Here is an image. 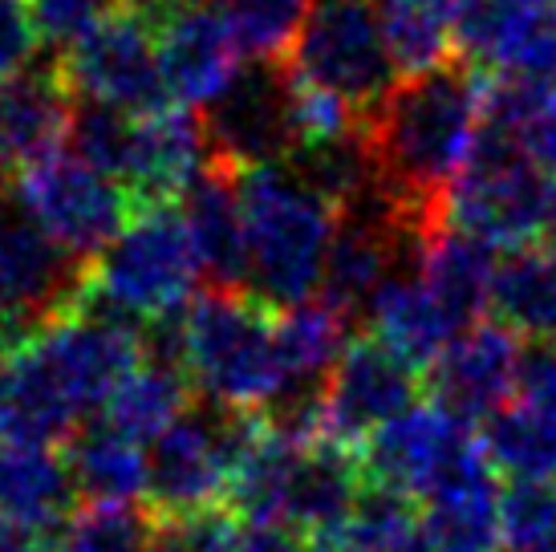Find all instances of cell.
Returning a JSON list of instances; mask_svg holds the SVG:
<instances>
[{"mask_svg":"<svg viewBox=\"0 0 556 552\" xmlns=\"http://www.w3.org/2000/svg\"><path fill=\"white\" fill-rule=\"evenodd\" d=\"M394 70L422 77L455 53V0H370Z\"/></svg>","mask_w":556,"mask_h":552,"instance_id":"obj_27","label":"cell"},{"mask_svg":"<svg viewBox=\"0 0 556 552\" xmlns=\"http://www.w3.org/2000/svg\"><path fill=\"white\" fill-rule=\"evenodd\" d=\"M65 463L78 491L93 504H139L147 495V455L110 423L81 427L65 443Z\"/></svg>","mask_w":556,"mask_h":552,"instance_id":"obj_25","label":"cell"},{"mask_svg":"<svg viewBox=\"0 0 556 552\" xmlns=\"http://www.w3.org/2000/svg\"><path fill=\"white\" fill-rule=\"evenodd\" d=\"M184 369L212 406L264 414L289 394L277 334L252 292L212 289L179 313Z\"/></svg>","mask_w":556,"mask_h":552,"instance_id":"obj_3","label":"cell"},{"mask_svg":"<svg viewBox=\"0 0 556 552\" xmlns=\"http://www.w3.org/2000/svg\"><path fill=\"white\" fill-rule=\"evenodd\" d=\"M236 552H313V544L293 528H248Z\"/></svg>","mask_w":556,"mask_h":552,"instance_id":"obj_40","label":"cell"},{"mask_svg":"<svg viewBox=\"0 0 556 552\" xmlns=\"http://www.w3.org/2000/svg\"><path fill=\"white\" fill-rule=\"evenodd\" d=\"M65 138L81 163H90L93 171H102L106 179L130 191V171H135V118L130 114L81 102L74 106V123Z\"/></svg>","mask_w":556,"mask_h":552,"instance_id":"obj_33","label":"cell"},{"mask_svg":"<svg viewBox=\"0 0 556 552\" xmlns=\"http://www.w3.org/2000/svg\"><path fill=\"white\" fill-rule=\"evenodd\" d=\"M293 74V70H289ZM362 130V114H357L345 98L313 86L305 77L293 74V142L296 151H309V147H329L341 138H354ZM293 151V154H296ZM289 154V159H293Z\"/></svg>","mask_w":556,"mask_h":552,"instance_id":"obj_34","label":"cell"},{"mask_svg":"<svg viewBox=\"0 0 556 552\" xmlns=\"http://www.w3.org/2000/svg\"><path fill=\"white\" fill-rule=\"evenodd\" d=\"M422 285L434 292V301L447 309L459 329L479 325V313L492 309V285L500 261L492 248L455 228H439L418 248L415 261Z\"/></svg>","mask_w":556,"mask_h":552,"instance_id":"obj_22","label":"cell"},{"mask_svg":"<svg viewBox=\"0 0 556 552\" xmlns=\"http://www.w3.org/2000/svg\"><path fill=\"white\" fill-rule=\"evenodd\" d=\"M553 9H556V0H553Z\"/></svg>","mask_w":556,"mask_h":552,"instance_id":"obj_43","label":"cell"},{"mask_svg":"<svg viewBox=\"0 0 556 552\" xmlns=\"http://www.w3.org/2000/svg\"><path fill=\"white\" fill-rule=\"evenodd\" d=\"M78 484L65 455L53 447H9L0 451V520L25 537H46L74 516Z\"/></svg>","mask_w":556,"mask_h":552,"instance_id":"obj_21","label":"cell"},{"mask_svg":"<svg viewBox=\"0 0 556 552\" xmlns=\"http://www.w3.org/2000/svg\"><path fill=\"white\" fill-rule=\"evenodd\" d=\"M159 33V65L175 106H212L244 70L232 21L212 0H147Z\"/></svg>","mask_w":556,"mask_h":552,"instance_id":"obj_14","label":"cell"},{"mask_svg":"<svg viewBox=\"0 0 556 552\" xmlns=\"http://www.w3.org/2000/svg\"><path fill=\"white\" fill-rule=\"evenodd\" d=\"M159 516L135 504H93L74 512L46 537H33V552H147Z\"/></svg>","mask_w":556,"mask_h":552,"instance_id":"obj_32","label":"cell"},{"mask_svg":"<svg viewBox=\"0 0 556 552\" xmlns=\"http://www.w3.org/2000/svg\"><path fill=\"white\" fill-rule=\"evenodd\" d=\"M483 455L508 484H556V414L525 402L504 406L483 423Z\"/></svg>","mask_w":556,"mask_h":552,"instance_id":"obj_28","label":"cell"},{"mask_svg":"<svg viewBox=\"0 0 556 552\" xmlns=\"http://www.w3.org/2000/svg\"><path fill=\"white\" fill-rule=\"evenodd\" d=\"M90 264L70 256L33 224V215L0 191V317L25 329H46L86 289Z\"/></svg>","mask_w":556,"mask_h":552,"instance_id":"obj_11","label":"cell"},{"mask_svg":"<svg viewBox=\"0 0 556 552\" xmlns=\"http://www.w3.org/2000/svg\"><path fill=\"white\" fill-rule=\"evenodd\" d=\"M0 552H33V537H25L21 528L0 520Z\"/></svg>","mask_w":556,"mask_h":552,"instance_id":"obj_41","label":"cell"},{"mask_svg":"<svg viewBox=\"0 0 556 552\" xmlns=\"http://www.w3.org/2000/svg\"><path fill=\"white\" fill-rule=\"evenodd\" d=\"M500 537L508 552H532L556 540V484H508L500 495Z\"/></svg>","mask_w":556,"mask_h":552,"instance_id":"obj_35","label":"cell"},{"mask_svg":"<svg viewBox=\"0 0 556 552\" xmlns=\"http://www.w3.org/2000/svg\"><path fill=\"white\" fill-rule=\"evenodd\" d=\"M74 123V93L58 58L29 62L0 86V175L13 184L33 159L62 147Z\"/></svg>","mask_w":556,"mask_h":552,"instance_id":"obj_17","label":"cell"},{"mask_svg":"<svg viewBox=\"0 0 556 552\" xmlns=\"http://www.w3.org/2000/svg\"><path fill=\"white\" fill-rule=\"evenodd\" d=\"M520 338L500 322H479L451 341L447 353L431 366V394L464 423H488L508 406L520 382Z\"/></svg>","mask_w":556,"mask_h":552,"instance_id":"obj_15","label":"cell"},{"mask_svg":"<svg viewBox=\"0 0 556 552\" xmlns=\"http://www.w3.org/2000/svg\"><path fill=\"white\" fill-rule=\"evenodd\" d=\"M248 236V292L264 309H296L321 289L338 236V208L325 203L289 163L236 171Z\"/></svg>","mask_w":556,"mask_h":552,"instance_id":"obj_2","label":"cell"},{"mask_svg":"<svg viewBox=\"0 0 556 552\" xmlns=\"http://www.w3.org/2000/svg\"><path fill=\"white\" fill-rule=\"evenodd\" d=\"M532 552H556V540L553 544H544V549H532Z\"/></svg>","mask_w":556,"mask_h":552,"instance_id":"obj_42","label":"cell"},{"mask_svg":"<svg viewBox=\"0 0 556 552\" xmlns=\"http://www.w3.org/2000/svg\"><path fill=\"white\" fill-rule=\"evenodd\" d=\"M345 325L350 322L341 313H333L325 301H305L296 309H285L273 322L280 366L289 378V394L293 390H321L317 382H325L333 374V366L345 353Z\"/></svg>","mask_w":556,"mask_h":552,"instance_id":"obj_29","label":"cell"},{"mask_svg":"<svg viewBox=\"0 0 556 552\" xmlns=\"http://www.w3.org/2000/svg\"><path fill=\"white\" fill-rule=\"evenodd\" d=\"M500 77H520V81H532V86H548L556 90V9L548 13L541 29L525 41V49L516 53L508 74Z\"/></svg>","mask_w":556,"mask_h":552,"instance_id":"obj_39","label":"cell"},{"mask_svg":"<svg viewBox=\"0 0 556 552\" xmlns=\"http://www.w3.org/2000/svg\"><path fill=\"white\" fill-rule=\"evenodd\" d=\"M488 77L467 65L406 77L378 110L362 118V135L378 171V196L415 240L447 228V196L471 163L483 126Z\"/></svg>","mask_w":556,"mask_h":552,"instance_id":"obj_1","label":"cell"},{"mask_svg":"<svg viewBox=\"0 0 556 552\" xmlns=\"http://www.w3.org/2000/svg\"><path fill=\"white\" fill-rule=\"evenodd\" d=\"M256 427L261 414L224 411L212 402L175 418L147 455V507L163 520L219 507Z\"/></svg>","mask_w":556,"mask_h":552,"instance_id":"obj_6","label":"cell"},{"mask_svg":"<svg viewBox=\"0 0 556 552\" xmlns=\"http://www.w3.org/2000/svg\"><path fill=\"white\" fill-rule=\"evenodd\" d=\"M244 528L236 524L228 507L191 512V516H159L155 537L147 552H236Z\"/></svg>","mask_w":556,"mask_h":552,"instance_id":"obj_36","label":"cell"},{"mask_svg":"<svg viewBox=\"0 0 556 552\" xmlns=\"http://www.w3.org/2000/svg\"><path fill=\"white\" fill-rule=\"evenodd\" d=\"M483 126L504 135L532 167L556 179V90L520 77H488Z\"/></svg>","mask_w":556,"mask_h":552,"instance_id":"obj_26","label":"cell"},{"mask_svg":"<svg viewBox=\"0 0 556 552\" xmlns=\"http://www.w3.org/2000/svg\"><path fill=\"white\" fill-rule=\"evenodd\" d=\"M203 276L191 231L175 203H139L123 236L90 264L86 285L98 301L130 322H163L184 313Z\"/></svg>","mask_w":556,"mask_h":552,"instance_id":"obj_4","label":"cell"},{"mask_svg":"<svg viewBox=\"0 0 556 552\" xmlns=\"http://www.w3.org/2000/svg\"><path fill=\"white\" fill-rule=\"evenodd\" d=\"M418 369L374 334L354 338L321 386L325 439L362 451L370 435L418 406Z\"/></svg>","mask_w":556,"mask_h":552,"instance_id":"obj_13","label":"cell"},{"mask_svg":"<svg viewBox=\"0 0 556 552\" xmlns=\"http://www.w3.org/2000/svg\"><path fill=\"white\" fill-rule=\"evenodd\" d=\"M179 212L212 289L248 292V236L236 196V171L212 159V167L184 191Z\"/></svg>","mask_w":556,"mask_h":552,"instance_id":"obj_19","label":"cell"},{"mask_svg":"<svg viewBox=\"0 0 556 552\" xmlns=\"http://www.w3.org/2000/svg\"><path fill=\"white\" fill-rule=\"evenodd\" d=\"M476 451L479 435L471 423L439 402H418L370 435L357 460L370 488L399 491L406 500H431Z\"/></svg>","mask_w":556,"mask_h":552,"instance_id":"obj_10","label":"cell"},{"mask_svg":"<svg viewBox=\"0 0 556 552\" xmlns=\"http://www.w3.org/2000/svg\"><path fill=\"white\" fill-rule=\"evenodd\" d=\"M443 219L488 248H532L556 228V179L532 167L504 135L479 126L471 163L451 187Z\"/></svg>","mask_w":556,"mask_h":552,"instance_id":"obj_5","label":"cell"},{"mask_svg":"<svg viewBox=\"0 0 556 552\" xmlns=\"http://www.w3.org/2000/svg\"><path fill=\"white\" fill-rule=\"evenodd\" d=\"M212 159L232 171L268 167L296 151L289 62H248L228 90L203 110Z\"/></svg>","mask_w":556,"mask_h":552,"instance_id":"obj_12","label":"cell"},{"mask_svg":"<svg viewBox=\"0 0 556 552\" xmlns=\"http://www.w3.org/2000/svg\"><path fill=\"white\" fill-rule=\"evenodd\" d=\"M212 167L207 126L187 106H163L135 118V171L130 196L139 203H175Z\"/></svg>","mask_w":556,"mask_h":552,"instance_id":"obj_18","label":"cell"},{"mask_svg":"<svg viewBox=\"0 0 556 552\" xmlns=\"http://www.w3.org/2000/svg\"><path fill=\"white\" fill-rule=\"evenodd\" d=\"M81 430V406L33 334L0 353V439L9 447H62Z\"/></svg>","mask_w":556,"mask_h":552,"instance_id":"obj_16","label":"cell"},{"mask_svg":"<svg viewBox=\"0 0 556 552\" xmlns=\"http://www.w3.org/2000/svg\"><path fill=\"white\" fill-rule=\"evenodd\" d=\"M415 500H406L399 491L366 488L354 512L325 537L309 540L313 552H410L418 540Z\"/></svg>","mask_w":556,"mask_h":552,"instance_id":"obj_31","label":"cell"},{"mask_svg":"<svg viewBox=\"0 0 556 552\" xmlns=\"http://www.w3.org/2000/svg\"><path fill=\"white\" fill-rule=\"evenodd\" d=\"M191 378H187L179 366H163V362H147L142 357V366L126 378L110 402L102 406L106 418L114 430H123L126 439H151L155 443L159 435L175 423V418H184L187 414V402H191Z\"/></svg>","mask_w":556,"mask_h":552,"instance_id":"obj_30","label":"cell"},{"mask_svg":"<svg viewBox=\"0 0 556 552\" xmlns=\"http://www.w3.org/2000/svg\"><path fill=\"white\" fill-rule=\"evenodd\" d=\"M114 4L118 0H25L33 33H37L41 46L53 49V58L78 46Z\"/></svg>","mask_w":556,"mask_h":552,"instance_id":"obj_37","label":"cell"},{"mask_svg":"<svg viewBox=\"0 0 556 552\" xmlns=\"http://www.w3.org/2000/svg\"><path fill=\"white\" fill-rule=\"evenodd\" d=\"M548 13L553 0H455V53L476 74H508Z\"/></svg>","mask_w":556,"mask_h":552,"instance_id":"obj_23","label":"cell"},{"mask_svg":"<svg viewBox=\"0 0 556 552\" xmlns=\"http://www.w3.org/2000/svg\"><path fill=\"white\" fill-rule=\"evenodd\" d=\"M370 334L387 341L390 350L406 357L415 369H431L459 334L455 317L434 301V292L422 285L418 268H399L370 301Z\"/></svg>","mask_w":556,"mask_h":552,"instance_id":"obj_20","label":"cell"},{"mask_svg":"<svg viewBox=\"0 0 556 552\" xmlns=\"http://www.w3.org/2000/svg\"><path fill=\"white\" fill-rule=\"evenodd\" d=\"M13 200L33 215V224L49 240H58L81 264L98 261L123 236L139 208L123 184L81 163L70 147H53L41 159H33L13 179Z\"/></svg>","mask_w":556,"mask_h":552,"instance_id":"obj_7","label":"cell"},{"mask_svg":"<svg viewBox=\"0 0 556 552\" xmlns=\"http://www.w3.org/2000/svg\"><path fill=\"white\" fill-rule=\"evenodd\" d=\"M516 394L525 406L544 414H556V346H532L525 350V366H520V382Z\"/></svg>","mask_w":556,"mask_h":552,"instance_id":"obj_38","label":"cell"},{"mask_svg":"<svg viewBox=\"0 0 556 552\" xmlns=\"http://www.w3.org/2000/svg\"><path fill=\"white\" fill-rule=\"evenodd\" d=\"M285 62L296 77L345 98L362 118L387 102L399 74L370 0H309Z\"/></svg>","mask_w":556,"mask_h":552,"instance_id":"obj_9","label":"cell"},{"mask_svg":"<svg viewBox=\"0 0 556 552\" xmlns=\"http://www.w3.org/2000/svg\"><path fill=\"white\" fill-rule=\"evenodd\" d=\"M495 322L516 338L544 346L556 338V248L532 244L508 252L495 268L492 285Z\"/></svg>","mask_w":556,"mask_h":552,"instance_id":"obj_24","label":"cell"},{"mask_svg":"<svg viewBox=\"0 0 556 552\" xmlns=\"http://www.w3.org/2000/svg\"><path fill=\"white\" fill-rule=\"evenodd\" d=\"M58 65L70 93L93 106L123 110L130 118L170 106L147 0H118L78 46L58 53Z\"/></svg>","mask_w":556,"mask_h":552,"instance_id":"obj_8","label":"cell"}]
</instances>
